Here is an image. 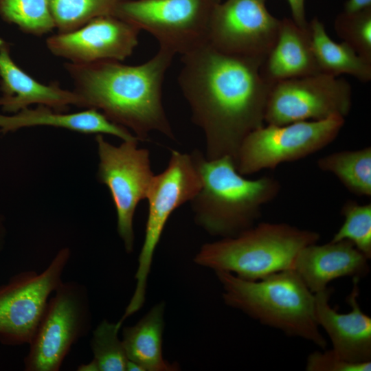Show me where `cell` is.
Listing matches in <instances>:
<instances>
[{
	"label": "cell",
	"instance_id": "cell-1",
	"mask_svg": "<svg viewBox=\"0 0 371 371\" xmlns=\"http://www.w3.org/2000/svg\"><path fill=\"white\" fill-rule=\"evenodd\" d=\"M262 60L222 53L210 45L181 56L178 83L192 121L203 132L205 157L236 159L245 137L265 123L272 85Z\"/></svg>",
	"mask_w": 371,
	"mask_h": 371
},
{
	"label": "cell",
	"instance_id": "cell-2",
	"mask_svg": "<svg viewBox=\"0 0 371 371\" xmlns=\"http://www.w3.org/2000/svg\"><path fill=\"white\" fill-rule=\"evenodd\" d=\"M174 56L159 47L137 65L102 60L67 62L64 67L82 107L101 110L111 121L132 131L139 141H147L153 131L175 139L162 102L163 82Z\"/></svg>",
	"mask_w": 371,
	"mask_h": 371
},
{
	"label": "cell",
	"instance_id": "cell-3",
	"mask_svg": "<svg viewBox=\"0 0 371 371\" xmlns=\"http://www.w3.org/2000/svg\"><path fill=\"white\" fill-rule=\"evenodd\" d=\"M192 153L202 186L190 202L196 223L211 236L232 237L254 226L262 207L280 192L278 179H247L229 156L208 159L198 150Z\"/></svg>",
	"mask_w": 371,
	"mask_h": 371
},
{
	"label": "cell",
	"instance_id": "cell-4",
	"mask_svg": "<svg viewBox=\"0 0 371 371\" xmlns=\"http://www.w3.org/2000/svg\"><path fill=\"white\" fill-rule=\"evenodd\" d=\"M215 273L225 304L262 325L326 349L327 342L316 320L315 295L293 269L258 280H244L223 271Z\"/></svg>",
	"mask_w": 371,
	"mask_h": 371
},
{
	"label": "cell",
	"instance_id": "cell-5",
	"mask_svg": "<svg viewBox=\"0 0 371 371\" xmlns=\"http://www.w3.org/2000/svg\"><path fill=\"white\" fill-rule=\"evenodd\" d=\"M320 234L286 223L262 222L236 236L204 244L196 254V265L258 280L293 268L297 253L316 243Z\"/></svg>",
	"mask_w": 371,
	"mask_h": 371
},
{
	"label": "cell",
	"instance_id": "cell-6",
	"mask_svg": "<svg viewBox=\"0 0 371 371\" xmlns=\"http://www.w3.org/2000/svg\"><path fill=\"white\" fill-rule=\"evenodd\" d=\"M201 186V176L192 152L188 154L172 150L167 167L154 175L146 197L148 212L145 236L135 277V289L124 311L127 315L138 311L144 303L154 253L169 217L176 209L191 201Z\"/></svg>",
	"mask_w": 371,
	"mask_h": 371
},
{
	"label": "cell",
	"instance_id": "cell-7",
	"mask_svg": "<svg viewBox=\"0 0 371 371\" xmlns=\"http://www.w3.org/2000/svg\"><path fill=\"white\" fill-rule=\"evenodd\" d=\"M221 0H120L113 15L152 34L159 47L187 54L208 43L213 11Z\"/></svg>",
	"mask_w": 371,
	"mask_h": 371
},
{
	"label": "cell",
	"instance_id": "cell-8",
	"mask_svg": "<svg viewBox=\"0 0 371 371\" xmlns=\"http://www.w3.org/2000/svg\"><path fill=\"white\" fill-rule=\"evenodd\" d=\"M344 123L345 117L335 115L322 120L263 124L241 143L234 161L236 170L247 176L303 159L334 141Z\"/></svg>",
	"mask_w": 371,
	"mask_h": 371
},
{
	"label": "cell",
	"instance_id": "cell-9",
	"mask_svg": "<svg viewBox=\"0 0 371 371\" xmlns=\"http://www.w3.org/2000/svg\"><path fill=\"white\" fill-rule=\"evenodd\" d=\"M90 311L84 286L63 282L49 299L24 359L26 371H58L71 346L88 330Z\"/></svg>",
	"mask_w": 371,
	"mask_h": 371
},
{
	"label": "cell",
	"instance_id": "cell-10",
	"mask_svg": "<svg viewBox=\"0 0 371 371\" xmlns=\"http://www.w3.org/2000/svg\"><path fill=\"white\" fill-rule=\"evenodd\" d=\"M100 159L98 179L111 193L116 212L117 233L127 253L134 245L133 217L140 201L145 199L154 174L150 152L137 147L138 140L123 141L120 146L95 137Z\"/></svg>",
	"mask_w": 371,
	"mask_h": 371
},
{
	"label": "cell",
	"instance_id": "cell-11",
	"mask_svg": "<svg viewBox=\"0 0 371 371\" xmlns=\"http://www.w3.org/2000/svg\"><path fill=\"white\" fill-rule=\"evenodd\" d=\"M70 258L69 249L60 250L41 273L26 271L0 285V342L6 346L29 344L50 295L61 284Z\"/></svg>",
	"mask_w": 371,
	"mask_h": 371
},
{
	"label": "cell",
	"instance_id": "cell-12",
	"mask_svg": "<svg viewBox=\"0 0 371 371\" xmlns=\"http://www.w3.org/2000/svg\"><path fill=\"white\" fill-rule=\"evenodd\" d=\"M352 107V87L344 78L323 73L275 83L270 91L265 123L283 125L346 117Z\"/></svg>",
	"mask_w": 371,
	"mask_h": 371
},
{
	"label": "cell",
	"instance_id": "cell-13",
	"mask_svg": "<svg viewBox=\"0 0 371 371\" xmlns=\"http://www.w3.org/2000/svg\"><path fill=\"white\" fill-rule=\"evenodd\" d=\"M280 21L267 10L266 0L220 1L211 17L208 44L226 54L264 60Z\"/></svg>",
	"mask_w": 371,
	"mask_h": 371
},
{
	"label": "cell",
	"instance_id": "cell-14",
	"mask_svg": "<svg viewBox=\"0 0 371 371\" xmlns=\"http://www.w3.org/2000/svg\"><path fill=\"white\" fill-rule=\"evenodd\" d=\"M139 32L115 15L106 14L75 30L48 37L46 45L52 54L73 63L123 61L137 46Z\"/></svg>",
	"mask_w": 371,
	"mask_h": 371
},
{
	"label": "cell",
	"instance_id": "cell-15",
	"mask_svg": "<svg viewBox=\"0 0 371 371\" xmlns=\"http://www.w3.org/2000/svg\"><path fill=\"white\" fill-rule=\"evenodd\" d=\"M351 292L346 302L351 310L341 313L329 304L333 290L327 287L315 295L317 324L331 340L333 350L342 359L352 363L371 361V317L359 304V279L352 278Z\"/></svg>",
	"mask_w": 371,
	"mask_h": 371
},
{
	"label": "cell",
	"instance_id": "cell-16",
	"mask_svg": "<svg viewBox=\"0 0 371 371\" xmlns=\"http://www.w3.org/2000/svg\"><path fill=\"white\" fill-rule=\"evenodd\" d=\"M369 259L346 240L317 243L303 247L297 253L293 269L315 293L324 290L333 280L351 277L361 279L370 272Z\"/></svg>",
	"mask_w": 371,
	"mask_h": 371
},
{
	"label": "cell",
	"instance_id": "cell-17",
	"mask_svg": "<svg viewBox=\"0 0 371 371\" xmlns=\"http://www.w3.org/2000/svg\"><path fill=\"white\" fill-rule=\"evenodd\" d=\"M0 106L5 112L16 113L32 104L66 111L69 105L82 107L81 98L58 82L42 84L23 71L12 60L8 44L0 38Z\"/></svg>",
	"mask_w": 371,
	"mask_h": 371
},
{
	"label": "cell",
	"instance_id": "cell-18",
	"mask_svg": "<svg viewBox=\"0 0 371 371\" xmlns=\"http://www.w3.org/2000/svg\"><path fill=\"white\" fill-rule=\"evenodd\" d=\"M260 71L272 85L282 80L320 73L308 27L298 26L291 19H281L276 41L262 61Z\"/></svg>",
	"mask_w": 371,
	"mask_h": 371
},
{
	"label": "cell",
	"instance_id": "cell-19",
	"mask_svg": "<svg viewBox=\"0 0 371 371\" xmlns=\"http://www.w3.org/2000/svg\"><path fill=\"white\" fill-rule=\"evenodd\" d=\"M36 126L63 128L87 134H109L123 141H139L128 129L113 122L102 112L92 108L78 113H65L47 106L38 105L35 109H22L13 115L0 114V133L3 134Z\"/></svg>",
	"mask_w": 371,
	"mask_h": 371
},
{
	"label": "cell",
	"instance_id": "cell-20",
	"mask_svg": "<svg viewBox=\"0 0 371 371\" xmlns=\"http://www.w3.org/2000/svg\"><path fill=\"white\" fill-rule=\"evenodd\" d=\"M165 304H155L135 325L122 330V344L126 357L144 371H174L177 363L166 361L162 355Z\"/></svg>",
	"mask_w": 371,
	"mask_h": 371
},
{
	"label": "cell",
	"instance_id": "cell-21",
	"mask_svg": "<svg viewBox=\"0 0 371 371\" xmlns=\"http://www.w3.org/2000/svg\"><path fill=\"white\" fill-rule=\"evenodd\" d=\"M308 27L320 73L334 76L347 74L361 82L371 80V61L359 55L346 43L333 41L318 18H313Z\"/></svg>",
	"mask_w": 371,
	"mask_h": 371
},
{
	"label": "cell",
	"instance_id": "cell-22",
	"mask_svg": "<svg viewBox=\"0 0 371 371\" xmlns=\"http://www.w3.org/2000/svg\"><path fill=\"white\" fill-rule=\"evenodd\" d=\"M318 168L335 175L350 192L371 196V147L334 152L317 161Z\"/></svg>",
	"mask_w": 371,
	"mask_h": 371
},
{
	"label": "cell",
	"instance_id": "cell-23",
	"mask_svg": "<svg viewBox=\"0 0 371 371\" xmlns=\"http://www.w3.org/2000/svg\"><path fill=\"white\" fill-rule=\"evenodd\" d=\"M0 16L34 36H43L55 28L49 0H0Z\"/></svg>",
	"mask_w": 371,
	"mask_h": 371
},
{
	"label": "cell",
	"instance_id": "cell-24",
	"mask_svg": "<svg viewBox=\"0 0 371 371\" xmlns=\"http://www.w3.org/2000/svg\"><path fill=\"white\" fill-rule=\"evenodd\" d=\"M120 0H49L55 28L58 33L75 30L91 19L113 14Z\"/></svg>",
	"mask_w": 371,
	"mask_h": 371
},
{
	"label": "cell",
	"instance_id": "cell-25",
	"mask_svg": "<svg viewBox=\"0 0 371 371\" xmlns=\"http://www.w3.org/2000/svg\"><path fill=\"white\" fill-rule=\"evenodd\" d=\"M121 326L104 319L93 332L91 360L96 371H125L128 361L122 340L118 337Z\"/></svg>",
	"mask_w": 371,
	"mask_h": 371
},
{
	"label": "cell",
	"instance_id": "cell-26",
	"mask_svg": "<svg viewBox=\"0 0 371 371\" xmlns=\"http://www.w3.org/2000/svg\"><path fill=\"white\" fill-rule=\"evenodd\" d=\"M341 214L344 217V221L330 241L348 240L370 260L371 203L361 205L355 201H348L342 206Z\"/></svg>",
	"mask_w": 371,
	"mask_h": 371
},
{
	"label": "cell",
	"instance_id": "cell-27",
	"mask_svg": "<svg viewBox=\"0 0 371 371\" xmlns=\"http://www.w3.org/2000/svg\"><path fill=\"white\" fill-rule=\"evenodd\" d=\"M334 28L342 41L371 61V9L355 14L341 12L335 19Z\"/></svg>",
	"mask_w": 371,
	"mask_h": 371
},
{
	"label": "cell",
	"instance_id": "cell-28",
	"mask_svg": "<svg viewBox=\"0 0 371 371\" xmlns=\"http://www.w3.org/2000/svg\"><path fill=\"white\" fill-rule=\"evenodd\" d=\"M306 371H370L371 361L352 363L344 360L333 349L315 351L308 355Z\"/></svg>",
	"mask_w": 371,
	"mask_h": 371
},
{
	"label": "cell",
	"instance_id": "cell-29",
	"mask_svg": "<svg viewBox=\"0 0 371 371\" xmlns=\"http://www.w3.org/2000/svg\"><path fill=\"white\" fill-rule=\"evenodd\" d=\"M291 12V19L300 27L306 28L308 21L305 15L304 0H287Z\"/></svg>",
	"mask_w": 371,
	"mask_h": 371
},
{
	"label": "cell",
	"instance_id": "cell-30",
	"mask_svg": "<svg viewBox=\"0 0 371 371\" xmlns=\"http://www.w3.org/2000/svg\"><path fill=\"white\" fill-rule=\"evenodd\" d=\"M371 9V0H347L344 5L343 12L355 14Z\"/></svg>",
	"mask_w": 371,
	"mask_h": 371
},
{
	"label": "cell",
	"instance_id": "cell-31",
	"mask_svg": "<svg viewBox=\"0 0 371 371\" xmlns=\"http://www.w3.org/2000/svg\"><path fill=\"white\" fill-rule=\"evenodd\" d=\"M3 227H2V225L1 223V221H0V244H1V242L2 240V237H3Z\"/></svg>",
	"mask_w": 371,
	"mask_h": 371
}]
</instances>
